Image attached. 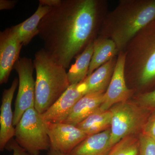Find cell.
<instances>
[{"label": "cell", "mask_w": 155, "mask_h": 155, "mask_svg": "<svg viewBox=\"0 0 155 155\" xmlns=\"http://www.w3.org/2000/svg\"><path fill=\"white\" fill-rule=\"evenodd\" d=\"M104 2L98 0H62L41 19L38 35L44 49L65 69L98 33Z\"/></svg>", "instance_id": "1"}, {"label": "cell", "mask_w": 155, "mask_h": 155, "mask_svg": "<svg viewBox=\"0 0 155 155\" xmlns=\"http://www.w3.org/2000/svg\"><path fill=\"white\" fill-rule=\"evenodd\" d=\"M154 20L155 0H122L104 17L98 36L112 40L120 52Z\"/></svg>", "instance_id": "2"}, {"label": "cell", "mask_w": 155, "mask_h": 155, "mask_svg": "<svg viewBox=\"0 0 155 155\" xmlns=\"http://www.w3.org/2000/svg\"><path fill=\"white\" fill-rule=\"evenodd\" d=\"M123 51L126 81L132 80L135 88L155 89V20L140 31Z\"/></svg>", "instance_id": "3"}, {"label": "cell", "mask_w": 155, "mask_h": 155, "mask_svg": "<svg viewBox=\"0 0 155 155\" xmlns=\"http://www.w3.org/2000/svg\"><path fill=\"white\" fill-rule=\"evenodd\" d=\"M36 72L35 105L42 114L57 101L70 86L66 69L55 62L44 48L35 55Z\"/></svg>", "instance_id": "4"}, {"label": "cell", "mask_w": 155, "mask_h": 155, "mask_svg": "<svg viewBox=\"0 0 155 155\" xmlns=\"http://www.w3.org/2000/svg\"><path fill=\"white\" fill-rule=\"evenodd\" d=\"M109 110L112 116L110 141L113 146L127 136L139 135L150 112L136 102L129 101L116 104Z\"/></svg>", "instance_id": "5"}, {"label": "cell", "mask_w": 155, "mask_h": 155, "mask_svg": "<svg viewBox=\"0 0 155 155\" xmlns=\"http://www.w3.org/2000/svg\"><path fill=\"white\" fill-rule=\"evenodd\" d=\"M15 130V140L30 155H39L41 151L50 150L46 122L35 107L25 111Z\"/></svg>", "instance_id": "6"}, {"label": "cell", "mask_w": 155, "mask_h": 155, "mask_svg": "<svg viewBox=\"0 0 155 155\" xmlns=\"http://www.w3.org/2000/svg\"><path fill=\"white\" fill-rule=\"evenodd\" d=\"M19 77V87L15 103L13 124H18L24 113L35 105V85L33 62L31 58H20L14 65Z\"/></svg>", "instance_id": "7"}, {"label": "cell", "mask_w": 155, "mask_h": 155, "mask_svg": "<svg viewBox=\"0 0 155 155\" xmlns=\"http://www.w3.org/2000/svg\"><path fill=\"white\" fill-rule=\"evenodd\" d=\"M45 122L50 140L49 150L63 154H68L87 137L75 125L64 122Z\"/></svg>", "instance_id": "8"}, {"label": "cell", "mask_w": 155, "mask_h": 155, "mask_svg": "<svg viewBox=\"0 0 155 155\" xmlns=\"http://www.w3.org/2000/svg\"><path fill=\"white\" fill-rule=\"evenodd\" d=\"M125 54L121 51L117 56V62L109 86L104 93L100 110H108L114 105L128 101L134 94L127 86L125 73Z\"/></svg>", "instance_id": "9"}, {"label": "cell", "mask_w": 155, "mask_h": 155, "mask_svg": "<svg viewBox=\"0 0 155 155\" xmlns=\"http://www.w3.org/2000/svg\"><path fill=\"white\" fill-rule=\"evenodd\" d=\"M22 44L13 26L0 33V84L7 83L11 71L19 59Z\"/></svg>", "instance_id": "10"}, {"label": "cell", "mask_w": 155, "mask_h": 155, "mask_svg": "<svg viewBox=\"0 0 155 155\" xmlns=\"http://www.w3.org/2000/svg\"><path fill=\"white\" fill-rule=\"evenodd\" d=\"M85 84L83 81L70 85L51 107L41 114L45 122L62 123L67 119L75 104L85 95Z\"/></svg>", "instance_id": "11"}, {"label": "cell", "mask_w": 155, "mask_h": 155, "mask_svg": "<svg viewBox=\"0 0 155 155\" xmlns=\"http://www.w3.org/2000/svg\"><path fill=\"white\" fill-rule=\"evenodd\" d=\"M19 84V79L15 78L11 87L3 91L0 109V150L5 149L7 143L15 136L13 124L14 113L12 103L14 93Z\"/></svg>", "instance_id": "12"}, {"label": "cell", "mask_w": 155, "mask_h": 155, "mask_svg": "<svg viewBox=\"0 0 155 155\" xmlns=\"http://www.w3.org/2000/svg\"><path fill=\"white\" fill-rule=\"evenodd\" d=\"M110 137V128L89 136L67 155H108L113 147Z\"/></svg>", "instance_id": "13"}, {"label": "cell", "mask_w": 155, "mask_h": 155, "mask_svg": "<svg viewBox=\"0 0 155 155\" xmlns=\"http://www.w3.org/2000/svg\"><path fill=\"white\" fill-rule=\"evenodd\" d=\"M104 93H91L84 95L75 104L64 123L76 126L100 109Z\"/></svg>", "instance_id": "14"}, {"label": "cell", "mask_w": 155, "mask_h": 155, "mask_svg": "<svg viewBox=\"0 0 155 155\" xmlns=\"http://www.w3.org/2000/svg\"><path fill=\"white\" fill-rule=\"evenodd\" d=\"M117 59V56L112 58L85 78L83 81L86 87L85 94L105 92L113 76Z\"/></svg>", "instance_id": "15"}, {"label": "cell", "mask_w": 155, "mask_h": 155, "mask_svg": "<svg viewBox=\"0 0 155 155\" xmlns=\"http://www.w3.org/2000/svg\"><path fill=\"white\" fill-rule=\"evenodd\" d=\"M51 8L39 5L34 14L24 22L13 26L17 36L23 46L28 45L32 39L39 34L38 26L44 17Z\"/></svg>", "instance_id": "16"}, {"label": "cell", "mask_w": 155, "mask_h": 155, "mask_svg": "<svg viewBox=\"0 0 155 155\" xmlns=\"http://www.w3.org/2000/svg\"><path fill=\"white\" fill-rule=\"evenodd\" d=\"M119 53L116 44L112 40L97 37L94 41L93 54L87 76L112 58L117 57Z\"/></svg>", "instance_id": "17"}, {"label": "cell", "mask_w": 155, "mask_h": 155, "mask_svg": "<svg viewBox=\"0 0 155 155\" xmlns=\"http://www.w3.org/2000/svg\"><path fill=\"white\" fill-rule=\"evenodd\" d=\"M94 41L76 57L75 64L72 65L67 72L70 85L80 83L87 77L93 54Z\"/></svg>", "instance_id": "18"}, {"label": "cell", "mask_w": 155, "mask_h": 155, "mask_svg": "<svg viewBox=\"0 0 155 155\" xmlns=\"http://www.w3.org/2000/svg\"><path fill=\"white\" fill-rule=\"evenodd\" d=\"M112 117L110 110L102 111L99 109L76 126L87 136L94 135L110 128Z\"/></svg>", "instance_id": "19"}, {"label": "cell", "mask_w": 155, "mask_h": 155, "mask_svg": "<svg viewBox=\"0 0 155 155\" xmlns=\"http://www.w3.org/2000/svg\"><path fill=\"white\" fill-rule=\"evenodd\" d=\"M139 135H129L114 145L108 155H139Z\"/></svg>", "instance_id": "20"}, {"label": "cell", "mask_w": 155, "mask_h": 155, "mask_svg": "<svg viewBox=\"0 0 155 155\" xmlns=\"http://www.w3.org/2000/svg\"><path fill=\"white\" fill-rule=\"evenodd\" d=\"M136 102L145 110H155V89L140 94L136 98Z\"/></svg>", "instance_id": "21"}, {"label": "cell", "mask_w": 155, "mask_h": 155, "mask_svg": "<svg viewBox=\"0 0 155 155\" xmlns=\"http://www.w3.org/2000/svg\"><path fill=\"white\" fill-rule=\"evenodd\" d=\"M140 149L139 155H155V141L142 133L139 135Z\"/></svg>", "instance_id": "22"}, {"label": "cell", "mask_w": 155, "mask_h": 155, "mask_svg": "<svg viewBox=\"0 0 155 155\" xmlns=\"http://www.w3.org/2000/svg\"><path fill=\"white\" fill-rule=\"evenodd\" d=\"M141 133L155 141V110L150 112Z\"/></svg>", "instance_id": "23"}, {"label": "cell", "mask_w": 155, "mask_h": 155, "mask_svg": "<svg viewBox=\"0 0 155 155\" xmlns=\"http://www.w3.org/2000/svg\"><path fill=\"white\" fill-rule=\"evenodd\" d=\"M5 149L8 151H13V155H30L24 149L18 144L15 140L13 139L7 143Z\"/></svg>", "instance_id": "24"}, {"label": "cell", "mask_w": 155, "mask_h": 155, "mask_svg": "<svg viewBox=\"0 0 155 155\" xmlns=\"http://www.w3.org/2000/svg\"><path fill=\"white\" fill-rule=\"evenodd\" d=\"M17 1L12 0H1L0 1V10H10L13 9L16 5Z\"/></svg>", "instance_id": "25"}, {"label": "cell", "mask_w": 155, "mask_h": 155, "mask_svg": "<svg viewBox=\"0 0 155 155\" xmlns=\"http://www.w3.org/2000/svg\"><path fill=\"white\" fill-rule=\"evenodd\" d=\"M62 0H40V5L48 6L51 8L56 7L61 4Z\"/></svg>", "instance_id": "26"}, {"label": "cell", "mask_w": 155, "mask_h": 155, "mask_svg": "<svg viewBox=\"0 0 155 155\" xmlns=\"http://www.w3.org/2000/svg\"><path fill=\"white\" fill-rule=\"evenodd\" d=\"M47 155H65L61 153L52 150H49L48 152Z\"/></svg>", "instance_id": "27"}]
</instances>
